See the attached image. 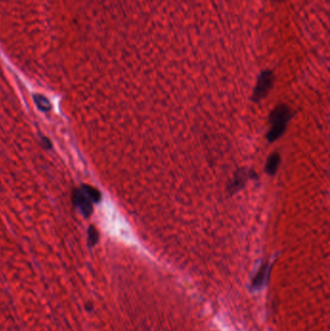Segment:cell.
Wrapping results in <instances>:
<instances>
[{
    "label": "cell",
    "mask_w": 330,
    "mask_h": 331,
    "mask_svg": "<svg viewBox=\"0 0 330 331\" xmlns=\"http://www.w3.org/2000/svg\"><path fill=\"white\" fill-rule=\"evenodd\" d=\"M98 238H99V235H98L97 230L94 227L91 226L89 228V230H88V242H89V245H95L97 241H98Z\"/></svg>",
    "instance_id": "9c48e42d"
},
{
    "label": "cell",
    "mask_w": 330,
    "mask_h": 331,
    "mask_svg": "<svg viewBox=\"0 0 330 331\" xmlns=\"http://www.w3.org/2000/svg\"><path fill=\"white\" fill-rule=\"evenodd\" d=\"M81 190L85 193L92 203H98L101 201V193L99 192L95 188H93L89 185H83Z\"/></svg>",
    "instance_id": "52a82bcc"
},
{
    "label": "cell",
    "mask_w": 330,
    "mask_h": 331,
    "mask_svg": "<svg viewBox=\"0 0 330 331\" xmlns=\"http://www.w3.org/2000/svg\"><path fill=\"white\" fill-rule=\"evenodd\" d=\"M251 173L252 172H248L244 169L236 171V173L234 174V179L232 180L230 186H229V191L232 194H234V193L237 192L238 190H240L244 186L248 177L254 175Z\"/></svg>",
    "instance_id": "277c9868"
},
{
    "label": "cell",
    "mask_w": 330,
    "mask_h": 331,
    "mask_svg": "<svg viewBox=\"0 0 330 331\" xmlns=\"http://www.w3.org/2000/svg\"><path fill=\"white\" fill-rule=\"evenodd\" d=\"M34 101L38 107L43 112H48L51 109V104L46 97L42 96V95H35Z\"/></svg>",
    "instance_id": "ba28073f"
},
{
    "label": "cell",
    "mask_w": 330,
    "mask_h": 331,
    "mask_svg": "<svg viewBox=\"0 0 330 331\" xmlns=\"http://www.w3.org/2000/svg\"><path fill=\"white\" fill-rule=\"evenodd\" d=\"M73 202L85 217H88L92 213V202L81 189L75 190L73 193Z\"/></svg>",
    "instance_id": "3957f363"
},
{
    "label": "cell",
    "mask_w": 330,
    "mask_h": 331,
    "mask_svg": "<svg viewBox=\"0 0 330 331\" xmlns=\"http://www.w3.org/2000/svg\"><path fill=\"white\" fill-rule=\"evenodd\" d=\"M291 118V111L286 105L277 106L269 116L270 130L267 133V139L272 142L279 139L286 131L287 122Z\"/></svg>",
    "instance_id": "6da1fadb"
},
{
    "label": "cell",
    "mask_w": 330,
    "mask_h": 331,
    "mask_svg": "<svg viewBox=\"0 0 330 331\" xmlns=\"http://www.w3.org/2000/svg\"><path fill=\"white\" fill-rule=\"evenodd\" d=\"M268 273H269V264L266 263L260 267L255 277L253 278L252 287L254 288H262L266 282V278L268 276Z\"/></svg>",
    "instance_id": "5b68a950"
},
{
    "label": "cell",
    "mask_w": 330,
    "mask_h": 331,
    "mask_svg": "<svg viewBox=\"0 0 330 331\" xmlns=\"http://www.w3.org/2000/svg\"><path fill=\"white\" fill-rule=\"evenodd\" d=\"M273 82H274L273 73L271 71H269V70L264 71L258 79L252 99L255 102H260L264 98H266V95L269 92V90L272 87Z\"/></svg>",
    "instance_id": "7a4b0ae2"
},
{
    "label": "cell",
    "mask_w": 330,
    "mask_h": 331,
    "mask_svg": "<svg viewBox=\"0 0 330 331\" xmlns=\"http://www.w3.org/2000/svg\"><path fill=\"white\" fill-rule=\"evenodd\" d=\"M280 161H281V158H280L279 153H277V152L272 153V154L267 158V161H266V173L269 174V175H273V174H275L277 170H278V168H279Z\"/></svg>",
    "instance_id": "8992f818"
}]
</instances>
